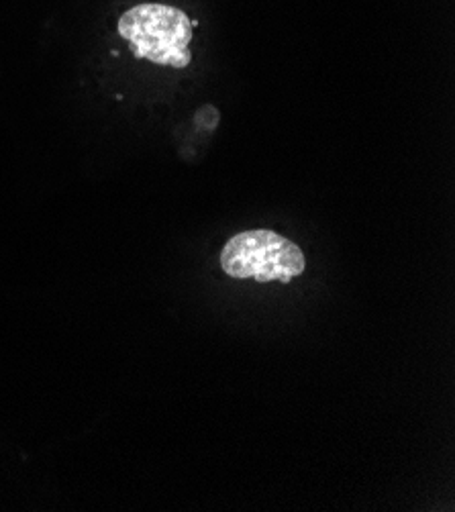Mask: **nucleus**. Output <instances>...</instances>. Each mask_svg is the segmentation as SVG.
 Instances as JSON below:
<instances>
[{
    "label": "nucleus",
    "mask_w": 455,
    "mask_h": 512,
    "mask_svg": "<svg viewBox=\"0 0 455 512\" xmlns=\"http://www.w3.org/2000/svg\"><path fill=\"white\" fill-rule=\"evenodd\" d=\"M305 266L302 249L270 229L243 231L231 237L221 253V268L235 280L288 284L305 272Z\"/></svg>",
    "instance_id": "obj_2"
},
{
    "label": "nucleus",
    "mask_w": 455,
    "mask_h": 512,
    "mask_svg": "<svg viewBox=\"0 0 455 512\" xmlns=\"http://www.w3.org/2000/svg\"><path fill=\"white\" fill-rule=\"evenodd\" d=\"M117 29L139 60L176 70L188 68L192 62V23L176 7L160 3L137 5L121 15Z\"/></svg>",
    "instance_id": "obj_1"
}]
</instances>
